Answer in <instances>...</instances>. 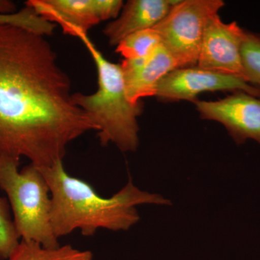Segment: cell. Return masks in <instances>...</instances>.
Masks as SVG:
<instances>
[{
  "instance_id": "2",
  "label": "cell",
  "mask_w": 260,
  "mask_h": 260,
  "mask_svg": "<svg viewBox=\"0 0 260 260\" xmlns=\"http://www.w3.org/2000/svg\"><path fill=\"white\" fill-rule=\"evenodd\" d=\"M39 169L50 189L51 228L57 239L78 229L85 237L100 229L129 230L140 220L138 205H171L160 194L140 190L130 177L122 189L106 198L86 181L68 174L63 160Z\"/></svg>"
},
{
  "instance_id": "3",
  "label": "cell",
  "mask_w": 260,
  "mask_h": 260,
  "mask_svg": "<svg viewBox=\"0 0 260 260\" xmlns=\"http://www.w3.org/2000/svg\"><path fill=\"white\" fill-rule=\"evenodd\" d=\"M79 39L96 67L98 88L89 95L73 93V103L96 126L102 146L113 143L123 153L136 151L140 143L138 117L143 104L128 99L120 65L108 60L88 35Z\"/></svg>"
},
{
  "instance_id": "8",
  "label": "cell",
  "mask_w": 260,
  "mask_h": 260,
  "mask_svg": "<svg viewBox=\"0 0 260 260\" xmlns=\"http://www.w3.org/2000/svg\"><path fill=\"white\" fill-rule=\"evenodd\" d=\"M194 104L202 119L223 124L237 144L250 139L260 145V98L236 91L220 100H197Z\"/></svg>"
},
{
  "instance_id": "13",
  "label": "cell",
  "mask_w": 260,
  "mask_h": 260,
  "mask_svg": "<svg viewBox=\"0 0 260 260\" xmlns=\"http://www.w3.org/2000/svg\"><path fill=\"white\" fill-rule=\"evenodd\" d=\"M161 44L158 32L153 28L131 34L116 46V52L124 59H138L148 56Z\"/></svg>"
},
{
  "instance_id": "9",
  "label": "cell",
  "mask_w": 260,
  "mask_h": 260,
  "mask_svg": "<svg viewBox=\"0 0 260 260\" xmlns=\"http://www.w3.org/2000/svg\"><path fill=\"white\" fill-rule=\"evenodd\" d=\"M245 30L237 22L225 23L218 14L214 15L205 28L197 66L237 75L246 81L242 59Z\"/></svg>"
},
{
  "instance_id": "1",
  "label": "cell",
  "mask_w": 260,
  "mask_h": 260,
  "mask_svg": "<svg viewBox=\"0 0 260 260\" xmlns=\"http://www.w3.org/2000/svg\"><path fill=\"white\" fill-rule=\"evenodd\" d=\"M72 96L45 37L0 24V157L38 168L63 160L70 143L97 131Z\"/></svg>"
},
{
  "instance_id": "4",
  "label": "cell",
  "mask_w": 260,
  "mask_h": 260,
  "mask_svg": "<svg viewBox=\"0 0 260 260\" xmlns=\"http://www.w3.org/2000/svg\"><path fill=\"white\" fill-rule=\"evenodd\" d=\"M20 161L0 157V189L8 196L20 240L47 248L60 246L51 224L50 189L39 168L28 164L18 170Z\"/></svg>"
},
{
  "instance_id": "5",
  "label": "cell",
  "mask_w": 260,
  "mask_h": 260,
  "mask_svg": "<svg viewBox=\"0 0 260 260\" xmlns=\"http://www.w3.org/2000/svg\"><path fill=\"white\" fill-rule=\"evenodd\" d=\"M224 5L222 0H179L153 27L178 68L198 65L207 24Z\"/></svg>"
},
{
  "instance_id": "11",
  "label": "cell",
  "mask_w": 260,
  "mask_h": 260,
  "mask_svg": "<svg viewBox=\"0 0 260 260\" xmlns=\"http://www.w3.org/2000/svg\"><path fill=\"white\" fill-rule=\"evenodd\" d=\"M179 0H129L120 15L107 24L104 34L109 44L117 46L135 32L153 28Z\"/></svg>"
},
{
  "instance_id": "7",
  "label": "cell",
  "mask_w": 260,
  "mask_h": 260,
  "mask_svg": "<svg viewBox=\"0 0 260 260\" xmlns=\"http://www.w3.org/2000/svg\"><path fill=\"white\" fill-rule=\"evenodd\" d=\"M25 5L50 23H57L64 34L79 39L101 22L117 18L124 3L121 0H28Z\"/></svg>"
},
{
  "instance_id": "15",
  "label": "cell",
  "mask_w": 260,
  "mask_h": 260,
  "mask_svg": "<svg viewBox=\"0 0 260 260\" xmlns=\"http://www.w3.org/2000/svg\"><path fill=\"white\" fill-rule=\"evenodd\" d=\"M20 242L8 199L0 198V260H8Z\"/></svg>"
},
{
  "instance_id": "16",
  "label": "cell",
  "mask_w": 260,
  "mask_h": 260,
  "mask_svg": "<svg viewBox=\"0 0 260 260\" xmlns=\"http://www.w3.org/2000/svg\"><path fill=\"white\" fill-rule=\"evenodd\" d=\"M16 5L8 0H0V14H10L15 13Z\"/></svg>"
},
{
  "instance_id": "10",
  "label": "cell",
  "mask_w": 260,
  "mask_h": 260,
  "mask_svg": "<svg viewBox=\"0 0 260 260\" xmlns=\"http://www.w3.org/2000/svg\"><path fill=\"white\" fill-rule=\"evenodd\" d=\"M120 67L126 95L133 104L141 102L143 98L155 96L160 80L178 68L174 58L162 44L145 57L124 59Z\"/></svg>"
},
{
  "instance_id": "12",
  "label": "cell",
  "mask_w": 260,
  "mask_h": 260,
  "mask_svg": "<svg viewBox=\"0 0 260 260\" xmlns=\"http://www.w3.org/2000/svg\"><path fill=\"white\" fill-rule=\"evenodd\" d=\"M93 253L82 251L71 245L47 248L31 241L20 240L8 260H93Z\"/></svg>"
},
{
  "instance_id": "6",
  "label": "cell",
  "mask_w": 260,
  "mask_h": 260,
  "mask_svg": "<svg viewBox=\"0 0 260 260\" xmlns=\"http://www.w3.org/2000/svg\"><path fill=\"white\" fill-rule=\"evenodd\" d=\"M244 91L260 98V87L237 75L199 68H177L168 73L159 83L155 97L162 102L189 101L205 92Z\"/></svg>"
},
{
  "instance_id": "14",
  "label": "cell",
  "mask_w": 260,
  "mask_h": 260,
  "mask_svg": "<svg viewBox=\"0 0 260 260\" xmlns=\"http://www.w3.org/2000/svg\"><path fill=\"white\" fill-rule=\"evenodd\" d=\"M242 59L246 81L260 87V32L245 30Z\"/></svg>"
}]
</instances>
